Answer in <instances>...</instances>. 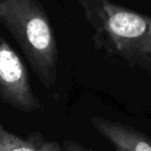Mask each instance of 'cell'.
Instances as JSON below:
<instances>
[{"mask_svg":"<svg viewBox=\"0 0 151 151\" xmlns=\"http://www.w3.org/2000/svg\"><path fill=\"white\" fill-rule=\"evenodd\" d=\"M98 50L151 74V17L111 0H77Z\"/></svg>","mask_w":151,"mask_h":151,"instance_id":"obj_1","label":"cell"},{"mask_svg":"<svg viewBox=\"0 0 151 151\" xmlns=\"http://www.w3.org/2000/svg\"><path fill=\"white\" fill-rule=\"evenodd\" d=\"M0 24L14 38L45 90L58 83L59 48L39 0H0Z\"/></svg>","mask_w":151,"mask_h":151,"instance_id":"obj_2","label":"cell"},{"mask_svg":"<svg viewBox=\"0 0 151 151\" xmlns=\"http://www.w3.org/2000/svg\"><path fill=\"white\" fill-rule=\"evenodd\" d=\"M0 100L22 113H32L44 106L32 88L26 65L2 37H0Z\"/></svg>","mask_w":151,"mask_h":151,"instance_id":"obj_3","label":"cell"},{"mask_svg":"<svg viewBox=\"0 0 151 151\" xmlns=\"http://www.w3.org/2000/svg\"><path fill=\"white\" fill-rule=\"evenodd\" d=\"M91 125L114 149V151H151V139L126 124L94 116Z\"/></svg>","mask_w":151,"mask_h":151,"instance_id":"obj_4","label":"cell"},{"mask_svg":"<svg viewBox=\"0 0 151 151\" xmlns=\"http://www.w3.org/2000/svg\"><path fill=\"white\" fill-rule=\"evenodd\" d=\"M0 151H63L61 144L45 138L40 132L21 137L0 124Z\"/></svg>","mask_w":151,"mask_h":151,"instance_id":"obj_5","label":"cell"},{"mask_svg":"<svg viewBox=\"0 0 151 151\" xmlns=\"http://www.w3.org/2000/svg\"><path fill=\"white\" fill-rule=\"evenodd\" d=\"M61 149H63V151H93V150L84 146L79 142L73 140V139H70V138H67V139H65L63 142Z\"/></svg>","mask_w":151,"mask_h":151,"instance_id":"obj_6","label":"cell"}]
</instances>
